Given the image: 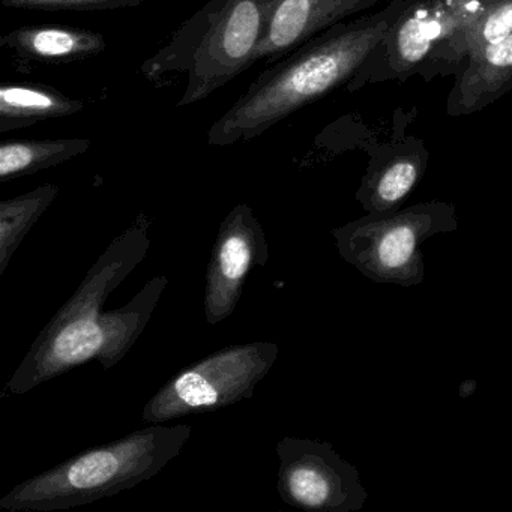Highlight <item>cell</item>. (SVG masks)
Listing matches in <instances>:
<instances>
[{"instance_id":"5b68a950","label":"cell","mask_w":512,"mask_h":512,"mask_svg":"<svg viewBox=\"0 0 512 512\" xmlns=\"http://www.w3.org/2000/svg\"><path fill=\"white\" fill-rule=\"evenodd\" d=\"M454 206L419 203L403 211L367 214L332 230L338 253L368 280L401 287L425 278L422 242L457 230Z\"/></svg>"},{"instance_id":"7c38bea8","label":"cell","mask_w":512,"mask_h":512,"mask_svg":"<svg viewBox=\"0 0 512 512\" xmlns=\"http://www.w3.org/2000/svg\"><path fill=\"white\" fill-rule=\"evenodd\" d=\"M475 17L466 16L460 8L431 5L418 8L412 16L404 20L395 35V64L398 68H407L418 64L440 38L449 37L461 28L463 23L469 25Z\"/></svg>"},{"instance_id":"277c9868","label":"cell","mask_w":512,"mask_h":512,"mask_svg":"<svg viewBox=\"0 0 512 512\" xmlns=\"http://www.w3.org/2000/svg\"><path fill=\"white\" fill-rule=\"evenodd\" d=\"M272 4L274 0H209L143 62L140 73L155 85L173 74H187L178 107L206 100L253 67Z\"/></svg>"},{"instance_id":"d6986e66","label":"cell","mask_w":512,"mask_h":512,"mask_svg":"<svg viewBox=\"0 0 512 512\" xmlns=\"http://www.w3.org/2000/svg\"><path fill=\"white\" fill-rule=\"evenodd\" d=\"M476 382L473 380H464L460 385V397H469L472 392H475Z\"/></svg>"},{"instance_id":"30bf717a","label":"cell","mask_w":512,"mask_h":512,"mask_svg":"<svg viewBox=\"0 0 512 512\" xmlns=\"http://www.w3.org/2000/svg\"><path fill=\"white\" fill-rule=\"evenodd\" d=\"M0 47L23 64L64 65L101 55L107 43L104 35L89 29L34 25L2 35Z\"/></svg>"},{"instance_id":"52a82bcc","label":"cell","mask_w":512,"mask_h":512,"mask_svg":"<svg viewBox=\"0 0 512 512\" xmlns=\"http://www.w3.org/2000/svg\"><path fill=\"white\" fill-rule=\"evenodd\" d=\"M277 491L286 505L304 511L356 512L368 493L358 469L329 442L284 437L277 443Z\"/></svg>"},{"instance_id":"ba28073f","label":"cell","mask_w":512,"mask_h":512,"mask_svg":"<svg viewBox=\"0 0 512 512\" xmlns=\"http://www.w3.org/2000/svg\"><path fill=\"white\" fill-rule=\"evenodd\" d=\"M269 245L250 206L241 203L224 218L205 277V317L209 325L229 319L241 301L248 272L265 266Z\"/></svg>"},{"instance_id":"9a60e30c","label":"cell","mask_w":512,"mask_h":512,"mask_svg":"<svg viewBox=\"0 0 512 512\" xmlns=\"http://www.w3.org/2000/svg\"><path fill=\"white\" fill-rule=\"evenodd\" d=\"M58 185L47 184L0 202V275L7 272L14 254L41 215L59 196Z\"/></svg>"},{"instance_id":"2e32d148","label":"cell","mask_w":512,"mask_h":512,"mask_svg":"<svg viewBox=\"0 0 512 512\" xmlns=\"http://www.w3.org/2000/svg\"><path fill=\"white\" fill-rule=\"evenodd\" d=\"M511 79L512 34L473 53L460 86L461 107L470 109L481 98L499 91Z\"/></svg>"},{"instance_id":"4fadbf2b","label":"cell","mask_w":512,"mask_h":512,"mask_svg":"<svg viewBox=\"0 0 512 512\" xmlns=\"http://www.w3.org/2000/svg\"><path fill=\"white\" fill-rule=\"evenodd\" d=\"M88 139L5 140L0 143V179L20 178L52 169L85 154Z\"/></svg>"},{"instance_id":"9c48e42d","label":"cell","mask_w":512,"mask_h":512,"mask_svg":"<svg viewBox=\"0 0 512 512\" xmlns=\"http://www.w3.org/2000/svg\"><path fill=\"white\" fill-rule=\"evenodd\" d=\"M362 5L364 0H274L254 64L280 61Z\"/></svg>"},{"instance_id":"7a4b0ae2","label":"cell","mask_w":512,"mask_h":512,"mask_svg":"<svg viewBox=\"0 0 512 512\" xmlns=\"http://www.w3.org/2000/svg\"><path fill=\"white\" fill-rule=\"evenodd\" d=\"M388 25L350 28L308 40L271 64L212 125L211 146H233L262 136L283 119L343 85L385 38Z\"/></svg>"},{"instance_id":"ac0fdd59","label":"cell","mask_w":512,"mask_h":512,"mask_svg":"<svg viewBox=\"0 0 512 512\" xmlns=\"http://www.w3.org/2000/svg\"><path fill=\"white\" fill-rule=\"evenodd\" d=\"M148 0H0V5L11 10L37 11V13H92V11L119 10L139 7Z\"/></svg>"},{"instance_id":"8fae6325","label":"cell","mask_w":512,"mask_h":512,"mask_svg":"<svg viewBox=\"0 0 512 512\" xmlns=\"http://www.w3.org/2000/svg\"><path fill=\"white\" fill-rule=\"evenodd\" d=\"M85 107V101L68 97L50 85L5 82L0 85V134L68 118Z\"/></svg>"},{"instance_id":"6da1fadb","label":"cell","mask_w":512,"mask_h":512,"mask_svg":"<svg viewBox=\"0 0 512 512\" xmlns=\"http://www.w3.org/2000/svg\"><path fill=\"white\" fill-rule=\"evenodd\" d=\"M149 226L148 215L140 214L133 226L116 236L98 257L85 280L44 326L8 380L11 394L31 392L92 359H97L104 370H110L133 349L169 286V278H152L124 307L110 311H103V307L145 260L151 247Z\"/></svg>"},{"instance_id":"5bb4252c","label":"cell","mask_w":512,"mask_h":512,"mask_svg":"<svg viewBox=\"0 0 512 512\" xmlns=\"http://www.w3.org/2000/svg\"><path fill=\"white\" fill-rule=\"evenodd\" d=\"M422 172L424 158L421 155L391 158L365 178L358 200L368 214L398 211L401 203L418 184Z\"/></svg>"},{"instance_id":"3957f363","label":"cell","mask_w":512,"mask_h":512,"mask_svg":"<svg viewBox=\"0 0 512 512\" xmlns=\"http://www.w3.org/2000/svg\"><path fill=\"white\" fill-rule=\"evenodd\" d=\"M191 434L193 427L188 424H152L115 442L86 449L20 482L0 499V508L65 511L131 490L179 457Z\"/></svg>"},{"instance_id":"8992f818","label":"cell","mask_w":512,"mask_h":512,"mask_svg":"<svg viewBox=\"0 0 512 512\" xmlns=\"http://www.w3.org/2000/svg\"><path fill=\"white\" fill-rule=\"evenodd\" d=\"M278 355L280 347L268 341L223 347L167 380L143 409V421L161 424L247 400Z\"/></svg>"},{"instance_id":"e0dca14e","label":"cell","mask_w":512,"mask_h":512,"mask_svg":"<svg viewBox=\"0 0 512 512\" xmlns=\"http://www.w3.org/2000/svg\"><path fill=\"white\" fill-rule=\"evenodd\" d=\"M512 34V0H497L487 11L478 14L464 29V44L470 56L485 46L499 43Z\"/></svg>"}]
</instances>
